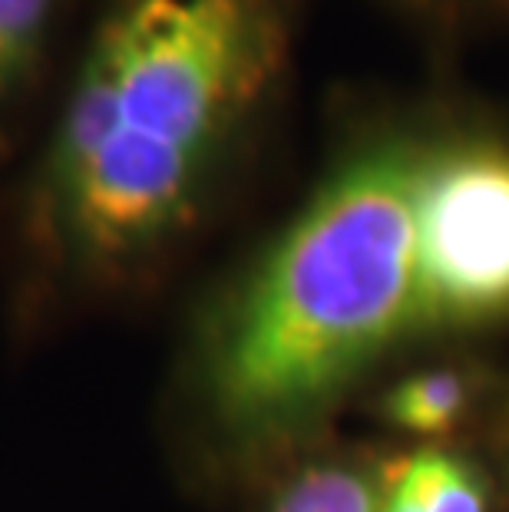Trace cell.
Returning <instances> with one entry per match:
<instances>
[{"label": "cell", "mask_w": 509, "mask_h": 512, "mask_svg": "<svg viewBox=\"0 0 509 512\" xmlns=\"http://www.w3.org/2000/svg\"><path fill=\"white\" fill-rule=\"evenodd\" d=\"M272 512H377V493L354 470L318 466L288 483Z\"/></svg>", "instance_id": "8992f818"}, {"label": "cell", "mask_w": 509, "mask_h": 512, "mask_svg": "<svg viewBox=\"0 0 509 512\" xmlns=\"http://www.w3.org/2000/svg\"><path fill=\"white\" fill-rule=\"evenodd\" d=\"M50 14V0H0V90L34 57Z\"/></svg>", "instance_id": "52a82bcc"}, {"label": "cell", "mask_w": 509, "mask_h": 512, "mask_svg": "<svg viewBox=\"0 0 509 512\" xmlns=\"http://www.w3.org/2000/svg\"><path fill=\"white\" fill-rule=\"evenodd\" d=\"M377 512H486V486L467 460L427 446L387 466Z\"/></svg>", "instance_id": "277c9868"}, {"label": "cell", "mask_w": 509, "mask_h": 512, "mask_svg": "<svg viewBox=\"0 0 509 512\" xmlns=\"http://www.w3.org/2000/svg\"><path fill=\"white\" fill-rule=\"evenodd\" d=\"M417 169L407 149L367 152L275 245L215 354V403L232 427H291L417 321Z\"/></svg>", "instance_id": "7a4b0ae2"}, {"label": "cell", "mask_w": 509, "mask_h": 512, "mask_svg": "<svg viewBox=\"0 0 509 512\" xmlns=\"http://www.w3.org/2000/svg\"><path fill=\"white\" fill-rule=\"evenodd\" d=\"M467 410V387L450 370H424L400 384L387 397V413L400 430L443 433Z\"/></svg>", "instance_id": "5b68a950"}, {"label": "cell", "mask_w": 509, "mask_h": 512, "mask_svg": "<svg viewBox=\"0 0 509 512\" xmlns=\"http://www.w3.org/2000/svg\"><path fill=\"white\" fill-rule=\"evenodd\" d=\"M275 60L268 0H126L53 146V222L73 252L113 261L166 232Z\"/></svg>", "instance_id": "6da1fadb"}, {"label": "cell", "mask_w": 509, "mask_h": 512, "mask_svg": "<svg viewBox=\"0 0 509 512\" xmlns=\"http://www.w3.org/2000/svg\"><path fill=\"white\" fill-rule=\"evenodd\" d=\"M417 321L509 311V152L463 146L420 162L414 185Z\"/></svg>", "instance_id": "3957f363"}]
</instances>
